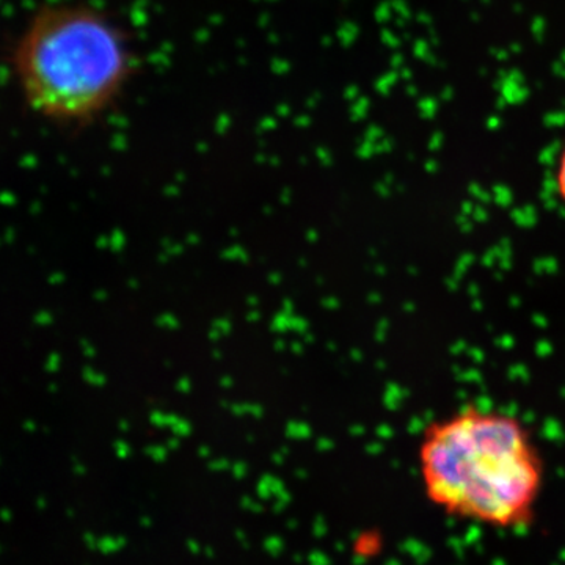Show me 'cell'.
<instances>
[{"mask_svg":"<svg viewBox=\"0 0 565 565\" xmlns=\"http://www.w3.org/2000/svg\"><path fill=\"white\" fill-rule=\"evenodd\" d=\"M555 184L557 196L565 204V148L561 151L556 163Z\"/></svg>","mask_w":565,"mask_h":565,"instance_id":"3957f363","label":"cell"},{"mask_svg":"<svg viewBox=\"0 0 565 565\" xmlns=\"http://www.w3.org/2000/svg\"><path fill=\"white\" fill-rule=\"evenodd\" d=\"M418 471L429 503L500 530L531 522L545 481L533 430L519 416L481 405L424 427Z\"/></svg>","mask_w":565,"mask_h":565,"instance_id":"6da1fadb","label":"cell"},{"mask_svg":"<svg viewBox=\"0 0 565 565\" xmlns=\"http://www.w3.org/2000/svg\"><path fill=\"white\" fill-rule=\"evenodd\" d=\"M24 102L61 125H87L104 114L132 73L125 33L103 11L57 3L33 14L13 51Z\"/></svg>","mask_w":565,"mask_h":565,"instance_id":"7a4b0ae2","label":"cell"}]
</instances>
